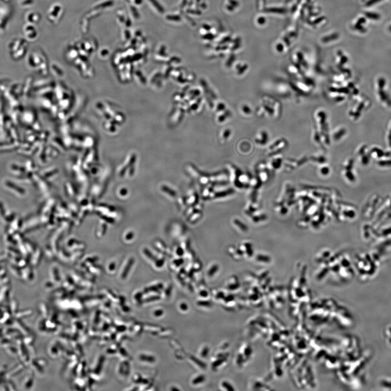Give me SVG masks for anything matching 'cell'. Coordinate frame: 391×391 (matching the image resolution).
Returning <instances> with one entry per match:
<instances>
[{"mask_svg": "<svg viewBox=\"0 0 391 391\" xmlns=\"http://www.w3.org/2000/svg\"><path fill=\"white\" fill-rule=\"evenodd\" d=\"M15 342L17 343L18 355L22 363L26 365L29 362L30 360L28 349H27L26 346L24 344L22 339H18L16 340Z\"/></svg>", "mask_w": 391, "mask_h": 391, "instance_id": "cell-1", "label": "cell"}, {"mask_svg": "<svg viewBox=\"0 0 391 391\" xmlns=\"http://www.w3.org/2000/svg\"><path fill=\"white\" fill-rule=\"evenodd\" d=\"M4 336L7 337L12 340H14L15 341L18 339H23L25 336L15 327L13 328L9 326L7 328L5 329Z\"/></svg>", "mask_w": 391, "mask_h": 391, "instance_id": "cell-2", "label": "cell"}, {"mask_svg": "<svg viewBox=\"0 0 391 391\" xmlns=\"http://www.w3.org/2000/svg\"><path fill=\"white\" fill-rule=\"evenodd\" d=\"M25 369V365L23 363H19L13 367L11 368L9 370H8L6 374V379H11L12 378L16 377V376L20 375L24 372Z\"/></svg>", "mask_w": 391, "mask_h": 391, "instance_id": "cell-3", "label": "cell"}, {"mask_svg": "<svg viewBox=\"0 0 391 391\" xmlns=\"http://www.w3.org/2000/svg\"><path fill=\"white\" fill-rule=\"evenodd\" d=\"M11 287L9 285L2 286L0 290V304H8L10 301Z\"/></svg>", "mask_w": 391, "mask_h": 391, "instance_id": "cell-4", "label": "cell"}, {"mask_svg": "<svg viewBox=\"0 0 391 391\" xmlns=\"http://www.w3.org/2000/svg\"><path fill=\"white\" fill-rule=\"evenodd\" d=\"M14 325L15 326V328L18 329V330L21 332V333L24 336H27L31 334V330H29L28 327H27L25 324V323L21 321V320H19L15 318Z\"/></svg>", "mask_w": 391, "mask_h": 391, "instance_id": "cell-5", "label": "cell"}, {"mask_svg": "<svg viewBox=\"0 0 391 391\" xmlns=\"http://www.w3.org/2000/svg\"><path fill=\"white\" fill-rule=\"evenodd\" d=\"M12 313L5 311L2 318L0 319V324L3 326H11L13 325L15 318L12 317Z\"/></svg>", "mask_w": 391, "mask_h": 391, "instance_id": "cell-6", "label": "cell"}, {"mask_svg": "<svg viewBox=\"0 0 391 391\" xmlns=\"http://www.w3.org/2000/svg\"><path fill=\"white\" fill-rule=\"evenodd\" d=\"M33 314V311L31 309H25V310H19L18 313L14 315L15 318L22 320L31 316Z\"/></svg>", "mask_w": 391, "mask_h": 391, "instance_id": "cell-7", "label": "cell"}, {"mask_svg": "<svg viewBox=\"0 0 391 391\" xmlns=\"http://www.w3.org/2000/svg\"><path fill=\"white\" fill-rule=\"evenodd\" d=\"M9 305L11 313L13 315H15L19 311V304L18 300L14 298L11 299L9 303Z\"/></svg>", "mask_w": 391, "mask_h": 391, "instance_id": "cell-8", "label": "cell"}, {"mask_svg": "<svg viewBox=\"0 0 391 391\" xmlns=\"http://www.w3.org/2000/svg\"><path fill=\"white\" fill-rule=\"evenodd\" d=\"M5 352L8 353V354L12 356H16L18 355V348L16 346H14L12 344H9L7 346H5Z\"/></svg>", "mask_w": 391, "mask_h": 391, "instance_id": "cell-9", "label": "cell"}, {"mask_svg": "<svg viewBox=\"0 0 391 391\" xmlns=\"http://www.w3.org/2000/svg\"><path fill=\"white\" fill-rule=\"evenodd\" d=\"M33 382H34V379L33 376L31 375L27 376L24 380V383H23L24 388L26 389H31L33 384Z\"/></svg>", "mask_w": 391, "mask_h": 391, "instance_id": "cell-10", "label": "cell"}, {"mask_svg": "<svg viewBox=\"0 0 391 391\" xmlns=\"http://www.w3.org/2000/svg\"><path fill=\"white\" fill-rule=\"evenodd\" d=\"M8 372V368L6 365H4L0 368V386L6 379V374Z\"/></svg>", "mask_w": 391, "mask_h": 391, "instance_id": "cell-11", "label": "cell"}, {"mask_svg": "<svg viewBox=\"0 0 391 391\" xmlns=\"http://www.w3.org/2000/svg\"><path fill=\"white\" fill-rule=\"evenodd\" d=\"M12 340L9 339L6 336H2L0 337V346L5 348L9 344H12Z\"/></svg>", "mask_w": 391, "mask_h": 391, "instance_id": "cell-12", "label": "cell"}, {"mask_svg": "<svg viewBox=\"0 0 391 391\" xmlns=\"http://www.w3.org/2000/svg\"><path fill=\"white\" fill-rule=\"evenodd\" d=\"M150 1L159 13H163L164 12V8H163L162 5H160V3L157 0H150Z\"/></svg>", "mask_w": 391, "mask_h": 391, "instance_id": "cell-13", "label": "cell"}, {"mask_svg": "<svg viewBox=\"0 0 391 391\" xmlns=\"http://www.w3.org/2000/svg\"><path fill=\"white\" fill-rule=\"evenodd\" d=\"M365 14L367 18L371 19V20H379L380 18V15L379 14L376 13L366 12Z\"/></svg>", "mask_w": 391, "mask_h": 391, "instance_id": "cell-14", "label": "cell"}, {"mask_svg": "<svg viewBox=\"0 0 391 391\" xmlns=\"http://www.w3.org/2000/svg\"><path fill=\"white\" fill-rule=\"evenodd\" d=\"M7 185H8V187H9L11 189L15 190L17 192H18L19 194H24V190L22 189H21L20 187H19L16 186V185H15L14 184H12V183H11L10 182H9V183H7Z\"/></svg>", "mask_w": 391, "mask_h": 391, "instance_id": "cell-15", "label": "cell"}, {"mask_svg": "<svg viewBox=\"0 0 391 391\" xmlns=\"http://www.w3.org/2000/svg\"><path fill=\"white\" fill-rule=\"evenodd\" d=\"M365 22H366V19L365 18H360L357 21V24L356 25V27L357 28V29L360 30L361 31H365V29L362 27V24H364Z\"/></svg>", "mask_w": 391, "mask_h": 391, "instance_id": "cell-16", "label": "cell"}, {"mask_svg": "<svg viewBox=\"0 0 391 391\" xmlns=\"http://www.w3.org/2000/svg\"><path fill=\"white\" fill-rule=\"evenodd\" d=\"M166 18L169 21H177V22H178V21H180L181 20V18L180 16L175 15H168L166 16Z\"/></svg>", "mask_w": 391, "mask_h": 391, "instance_id": "cell-17", "label": "cell"}, {"mask_svg": "<svg viewBox=\"0 0 391 391\" xmlns=\"http://www.w3.org/2000/svg\"><path fill=\"white\" fill-rule=\"evenodd\" d=\"M162 190L164 191L166 193L171 195V196H172V197H175L176 196V193L174 192V191H173L172 189L168 188V187L163 186L162 187Z\"/></svg>", "mask_w": 391, "mask_h": 391, "instance_id": "cell-18", "label": "cell"}, {"mask_svg": "<svg viewBox=\"0 0 391 391\" xmlns=\"http://www.w3.org/2000/svg\"><path fill=\"white\" fill-rule=\"evenodd\" d=\"M140 359L142 360H144V361H147L149 362H154L155 361V358L152 357L151 356H147L145 355H141Z\"/></svg>", "mask_w": 391, "mask_h": 391, "instance_id": "cell-19", "label": "cell"}, {"mask_svg": "<svg viewBox=\"0 0 391 391\" xmlns=\"http://www.w3.org/2000/svg\"><path fill=\"white\" fill-rule=\"evenodd\" d=\"M6 381H7V384H8V387H9V391H16V390H17V389L16 388L15 385L14 384V383H13V381H11V379H6Z\"/></svg>", "mask_w": 391, "mask_h": 391, "instance_id": "cell-20", "label": "cell"}, {"mask_svg": "<svg viewBox=\"0 0 391 391\" xmlns=\"http://www.w3.org/2000/svg\"><path fill=\"white\" fill-rule=\"evenodd\" d=\"M233 192H234V191H233V190H228V191H227L222 192H218V193H217V194H216V197H224V196H226L227 195L231 194H232Z\"/></svg>", "mask_w": 391, "mask_h": 391, "instance_id": "cell-21", "label": "cell"}, {"mask_svg": "<svg viewBox=\"0 0 391 391\" xmlns=\"http://www.w3.org/2000/svg\"><path fill=\"white\" fill-rule=\"evenodd\" d=\"M204 379L205 377L204 376H198V377H197L196 378H195L194 380H193V383L194 384V385H197V384H198V383H202L203 381L204 380Z\"/></svg>", "mask_w": 391, "mask_h": 391, "instance_id": "cell-22", "label": "cell"}, {"mask_svg": "<svg viewBox=\"0 0 391 391\" xmlns=\"http://www.w3.org/2000/svg\"><path fill=\"white\" fill-rule=\"evenodd\" d=\"M234 223H235L237 226H238L242 230H243L244 231H246L247 230V228L246 226H245L244 224L241 223V221L237 220H234Z\"/></svg>", "mask_w": 391, "mask_h": 391, "instance_id": "cell-23", "label": "cell"}, {"mask_svg": "<svg viewBox=\"0 0 391 391\" xmlns=\"http://www.w3.org/2000/svg\"><path fill=\"white\" fill-rule=\"evenodd\" d=\"M12 272L14 273V274L17 277H20L22 276V273H21L20 270H18V268L16 267H12Z\"/></svg>", "mask_w": 391, "mask_h": 391, "instance_id": "cell-24", "label": "cell"}, {"mask_svg": "<svg viewBox=\"0 0 391 391\" xmlns=\"http://www.w3.org/2000/svg\"><path fill=\"white\" fill-rule=\"evenodd\" d=\"M191 359L192 360H193V361H194V362H195L196 364L198 365V366H200V367L205 368V366H205V363H204L203 362H201L199 360H198L197 359H196V358H195V357H191Z\"/></svg>", "mask_w": 391, "mask_h": 391, "instance_id": "cell-25", "label": "cell"}, {"mask_svg": "<svg viewBox=\"0 0 391 391\" xmlns=\"http://www.w3.org/2000/svg\"><path fill=\"white\" fill-rule=\"evenodd\" d=\"M218 267L217 266L215 265L214 266H213V267L211 268L210 269V270L209 271V272H208V275L210 276V277L213 276V275H214V274L217 272V270H218Z\"/></svg>", "mask_w": 391, "mask_h": 391, "instance_id": "cell-26", "label": "cell"}, {"mask_svg": "<svg viewBox=\"0 0 391 391\" xmlns=\"http://www.w3.org/2000/svg\"><path fill=\"white\" fill-rule=\"evenodd\" d=\"M187 12L188 13L191 14H194V15H200L202 14V12L200 11H199V10H197V9H190L187 10Z\"/></svg>", "mask_w": 391, "mask_h": 391, "instance_id": "cell-27", "label": "cell"}, {"mask_svg": "<svg viewBox=\"0 0 391 391\" xmlns=\"http://www.w3.org/2000/svg\"><path fill=\"white\" fill-rule=\"evenodd\" d=\"M383 0H369L366 3V5L367 7H370L372 5H374L376 3L378 2H380Z\"/></svg>", "mask_w": 391, "mask_h": 391, "instance_id": "cell-28", "label": "cell"}, {"mask_svg": "<svg viewBox=\"0 0 391 391\" xmlns=\"http://www.w3.org/2000/svg\"><path fill=\"white\" fill-rule=\"evenodd\" d=\"M222 385L225 389H227L228 391H234V389L232 387L231 385H230L227 382H223V383H222Z\"/></svg>", "mask_w": 391, "mask_h": 391, "instance_id": "cell-29", "label": "cell"}, {"mask_svg": "<svg viewBox=\"0 0 391 391\" xmlns=\"http://www.w3.org/2000/svg\"><path fill=\"white\" fill-rule=\"evenodd\" d=\"M198 304L200 305V306H202V307H210L211 305V304L210 303V302H207V301H204H204H200V302H199L198 303Z\"/></svg>", "mask_w": 391, "mask_h": 391, "instance_id": "cell-30", "label": "cell"}, {"mask_svg": "<svg viewBox=\"0 0 391 391\" xmlns=\"http://www.w3.org/2000/svg\"><path fill=\"white\" fill-rule=\"evenodd\" d=\"M214 37H214V35L213 34L209 33V34H205L202 38L204 39L210 40H213L214 38Z\"/></svg>", "mask_w": 391, "mask_h": 391, "instance_id": "cell-31", "label": "cell"}, {"mask_svg": "<svg viewBox=\"0 0 391 391\" xmlns=\"http://www.w3.org/2000/svg\"><path fill=\"white\" fill-rule=\"evenodd\" d=\"M40 309H41V312H42V313H43V315H47V311H45V310H46V307L45 306V304H40Z\"/></svg>", "mask_w": 391, "mask_h": 391, "instance_id": "cell-32", "label": "cell"}, {"mask_svg": "<svg viewBox=\"0 0 391 391\" xmlns=\"http://www.w3.org/2000/svg\"><path fill=\"white\" fill-rule=\"evenodd\" d=\"M228 2L230 5H233L235 7H237L239 5V2L236 0H229Z\"/></svg>", "mask_w": 391, "mask_h": 391, "instance_id": "cell-33", "label": "cell"}, {"mask_svg": "<svg viewBox=\"0 0 391 391\" xmlns=\"http://www.w3.org/2000/svg\"><path fill=\"white\" fill-rule=\"evenodd\" d=\"M224 360H225L224 359H221L220 360H218V361H216V362L214 363L213 366H214V367H217L218 366H220V364L222 363L224 361Z\"/></svg>", "mask_w": 391, "mask_h": 391, "instance_id": "cell-34", "label": "cell"}, {"mask_svg": "<svg viewBox=\"0 0 391 391\" xmlns=\"http://www.w3.org/2000/svg\"><path fill=\"white\" fill-rule=\"evenodd\" d=\"M208 353H209V349H208L207 347H205L202 351V356L203 357H206V356L207 355Z\"/></svg>", "mask_w": 391, "mask_h": 391, "instance_id": "cell-35", "label": "cell"}, {"mask_svg": "<svg viewBox=\"0 0 391 391\" xmlns=\"http://www.w3.org/2000/svg\"><path fill=\"white\" fill-rule=\"evenodd\" d=\"M163 314V311L162 310H159L157 311H155L154 312V315L155 316L159 317L160 316H162Z\"/></svg>", "mask_w": 391, "mask_h": 391, "instance_id": "cell-36", "label": "cell"}, {"mask_svg": "<svg viewBox=\"0 0 391 391\" xmlns=\"http://www.w3.org/2000/svg\"><path fill=\"white\" fill-rule=\"evenodd\" d=\"M4 330L5 328L3 327V326L0 324V337L4 336Z\"/></svg>", "mask_w": 391, "mask_h": 391, "instance_id": "cell-37", "label": "cell"}, {"mask_svg": "<svg viewBox=\"0 0 391 391\" xmlns=\"http://www.w3.org/2000/svg\"><path fill=\"white\" fill-rule=\"evenodd\" d=\"M230 40V37H226V38H224L223 39H222V40H221V41H220V44H224V43H226V42H228Z\"/></svg>", "mask_w": 391, "mask_h": 391, "instance_id": "cell-38", "label": "cell"}, {"mask_svg": "<svg viewBox=\"0 0 391 391\" xmlns=\"http://www.w3.org/2000/svg\"><path fill=\"white\" fill-rule=\"evenodd\" d=\"M234 7H233V5H230V4H229L228 5H227L226 6L227 9L228 11H229V12H232V11H234Z\"/></svg>", "mask_w": 391, "mask_h": 391, "instance_id": "cell-39", "label": "cell"}, {"mask_svg": "<svg viewBox=\"0 0 391 391\" xmlns=\"http://www.w3.org/2000/svg\"><path fill=\"white\" fill-rule=\"evenodd\" d=\"M181 310H183V311H185V310H187V305L186 304H185V303H182L181 305Z\"/></svg>", "mask_w": 391, "mask_h": 391, "instance_id": "cell-40", "label": "cell"}, {"mask_svg": "<svg viewBox=\"0 0 391 391\" xmlns=\"http://www.w3.org/2000/svg\"><path fill=\"white\" fill-rule=\"evenodd\" d=\"M4 313H5V311L3 309L2 305L0 304V319L2 317Z\"/></svg>", "mask_w": 391, "mask_h": 391, "instance_id": "cell-41", "label": "cell"}, {"mask_svg": "<svg viewBox=\"0 0 391 391\" xmlns=\"http://www.w3.org/2000/svg\"><path fill=\"white\" fill-rule=\"evenodd\" d=\"M200 295H201V296H202V297H207V291H201L200 292Z\"/></svg>", "mask_w": 391, "mask_h": 391, "instance_id": "cell-42", "label": "cell"}, {"mask_svg": "<svg viewBox=\"0 0 391 391\" xmlns=\"http://www.w3.org/2000/svg\"><path fill=\"white\" fill-rule=\"evenodd\" d=\"M203 28H204V29L207 30V31H209L211 29V27L209 26V25H203Z\"/></svg>", "mask_w": 391, "mask_h": 391, "instance_id": "cell-43", "label": "cell"}, {"mask_svg": "<svg viewBox=\"0 0 391 391\" xmlns=\"http://www.w3.org/2000/svg\"><path fill=\"white\" fill-rule=\"evenodd\" d=\"M187 0H184V1H183V2H182V3H181V8H183V7H185V5H187Z\"/></svg>", "mask_w": 391, "mask_h": 391, "instance_id": "cell-44", "label": "cell"}, {"mask_svg": "<svg viewBox=\"0 0 391 391\" xmlns=\"http://www.w3.org/2000/svg\"><path fill=\"white\" fill-rule=\"evenodd\" d=\"M177 254L179 255H181L183 254V250H181V248H179L178 250H177Z\"/></svg>", "mask_w": 391, "mask_h": 391, "instance_id": "cell-45", "label": "cell"}, {"mask_svg": "<svg viewBox=\"0 0 391 391\" xmlns=\"http://www.w3.org/2000/svg\"><path fill=\"white\" fill-rule=\"evenodd\" d=\"M200 7L205 9V8H207V5H206V4L205 3H203L200 5Z\"/></svg>", "mask_w": 391, "mask_h": 391, "instance_id": "cell-46", "label": "cell"}, {"mask_svg": "<svg viewBox=\"0 0 391 391\" xmlns=\"http://www.w3.org/2000/svg\"><path fill=\"white\" fill-rule=\"evenodd\" d=\"M389 31H391V26H390L389 27Z\"/></svg>", "mask_w": 391, "mask_h": 391, "instance_id": "cell-47", "label": "cell"}]
</instances>
